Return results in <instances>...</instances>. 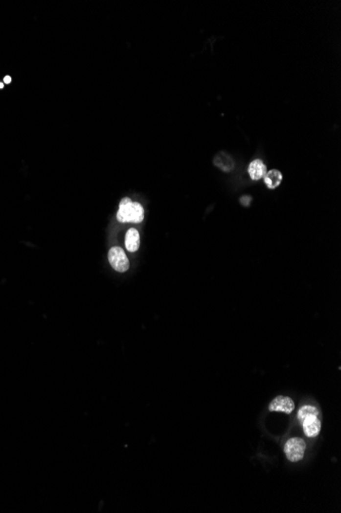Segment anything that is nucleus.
Instances as JSON below:
<instances>
[{
  "label": "nucleus",
  "mask_w": 341,
  "mask_h": 513,
  "mask_svg": "<svg viewBox=\"0 0 341 513\" xmlns=\"http://www.w3.org/2000/svg\"><path fill=\"white\" fill-rule=\"evenodd\" d=\"M132 211H133V201L130 198H124L122 199L119 207V211H117L116 218L120 223H131L132 219Z\"/></svg>",
  "instance_id": "nucleus-5"
},
{
  "label": "nucleus",
  "mask_w": 341,
  "mask_h": 513,
  "mask_svg": "<svg viewBox=\"0 0 341 513\" xmlns=\"http://www.w3.org/2000/svg\"><path fill=\"white\" fill-rule=\"evenodd\" d=\"M214 164L215 166H217L219 169L223 170V171H226V172H229V171H232L234 169V166H235V162L233 160V158L231 157V155H229L227 152L225 151H221L220 153H218L215 158H214Z\"/></svg>",
  "instance_id": "nucleus-6"
},
{
  "label": "nucleus",
  "mask_w": 341,
  "mask_h": 513,
  "mask_svg": "<svg viewBox=\"0 0 341 513\" xmlns=\"http://www.w3.org/2000/svg\"><path fill=\"white\" fill-rule=\"evenodd\" d=\"M302 425V429L304 435L308 437H316L319 436L321 431V421L319 420L318 416L312 415L303 418L300 421Z\"/></svg>",
  "instance_id": "nucleus-4"
},
{
  "label": "nucleus",
  "mask_w": 341,
  "mask_h": 513,
  "mask_svg": "<svg viewBox=\"0 0 341 513\" xmlns=\"http://www.w3.org/2000/svg\"><path fill=\"white\" fill-rule=\"evenodd\" d=\"M305 441L299 437H292L286 441L284 446V453L286 457L291 462L300 461L305 452Z\"/></svg>",
  "instance_id": "nucleus-1"
},
{
  "label": "nucleus",
  "mask_w": 341,
  "mask_h": 513,
  "mask_svg": "<svg viewBox=\"0 0 341 513\" xmlns=\"http://www.w3.org/2000/svg\"><path fill=\"white\" fill-rule=\"evenodd\" d=\"M295 402L290 398H288V396L279 395L270 404L269 410L272 412H283L285 414H290L295 410Z\"/></svg>",
  "instance_id": "nucleus-3"
},
{
  "label": "nucleus",
  "mask_w": 341,
  "mask_h": 513,
  "mask_svg": "<svg viewBox=\"0 0 341 513\" xmlns=\"http://www.w3.org/2000/svg\"><path fill=\"white\" fill-rule=\"evenodd\" d=\"M249 173L251 180H258L265 177L267 173V166L261 159H255L249 166Z\"/></svg>",
  "instance_id": "nucleus-7"
},
{
  "label": "nucleus",
  "mask_w": 341,
  "mask_h": 513,
  "mask_svg": "<svg viewBox=\"0 0 341 513\" xmlns=\"http://www.w3.org/2000/svg\"><path fill=\"white\" fill-rule=\"evenodd\" d=\"M126 248L130 252H135L139 249L140 245V236L136 229H130L126 234L125 238Z\"/></svg>",
  "instance_id": "nucleus-8"
},
{
  "label": "nucleus",
  "mask_w": 341,
  "mask_h": 513,
  "mask_svg": "<svg viewBox=\"0 0 341 513\" xmlns=\"http://www.w3.org/2000/svg\"><path fill=\"white\" fill-rule=\"evenodd\" d=\"M109 261L113 269L119 273H125L128 271L129 260L125 251L120 247H113L109 252Z\"/></svg>",
  "instance_id": "nucleus-2"
},
{
  "label": "nucleus",
  "mask_w": 341,
  "mask_h": 513,
  "mask_svg": "<svg viewBox=\"0 0 341 513\" xmlns=\"http://www.w3.org/2000/svg\"><path fill=\"white\" fill-rule=\"evenodd\" d=\"M312 415L318 416V415H319V410L317 409V408L314 407V406L308 405V406H303V407H301L300 409L298 410L297 418H298V420H299V421H301L303 418L308 417V416H312Z\"/></svg>",
  "instance_id": "nucleus-11"
},
{
  "label": "nucleus",
  "mask_w": 341,
  "mask_h": 513,
  "mask_svg": "<svg viewBox=\"0 0 341 513\" xmlns=\"http://www.w3.org/2000/svg\"><path fill=\"white\" fill-rule=\"evenodd\" d=\"M144 218L143 207L138 202H133V211H132V224H139Z\"/></svg>",
  "instance_id": "nucleus-10"
},
{
  "label": "nucleus",
  "mask_w": 341,
  "mask_h": 513,
  "mask_svg": "<svg viewBox=\"0 0 341 513\" xmlns=\"http://www.w3.org/2000/svg\"><path fill=\"white\" fill-rule=\"evenodd\" d=\"M282 180H283V176H282L281 171L277 169H271L268 171L264 177V181L266 185L271 190H274L277 186H279Z\"/></svg>",
  "instance_id": "nucleus-9"
},
{
  "label": "nucleus",
  "mask_w": 341,
  "mask_h": 513,
  "mask_svg": "<svg viewBox=\"0 0 341 513\" xmlns=\"http://www.w3.org/2000/svg\"><path fill=\"white\" fill-rule=\"evenodd\" d=\"M11 82V77L10 76H5L4 77V83H10Z\"/></svg>",
  "instance_id": "nucleus-12"
},
{
  "label": "nucleus",
  "mask_w": 341,
  "mask_h": 513,
  "mask_svg": "<svg viewBox=\"0 0 341 513\" xmlns=\"http://www.w3.org/2000/svg\"><path fill=\"white\" fill-rule=\"evenodd\" d=\"M3 86H4L3 83H0V88H3Z\"/></svg>",
  "instance_id": "nucleus-13"
}]
</instances>
